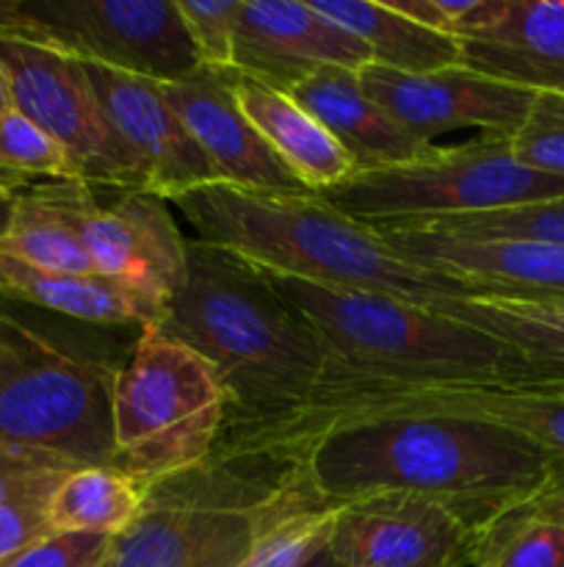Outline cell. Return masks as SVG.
Instances as JSON below:
<instances>
[{"label": "cell", "mask_w": 564, "mask_h": 567, "mask_svg": "<svg viewBox=\"0 0 564 567\" xmlns=\"http://www.w3.org/2000/svg\"><path fill=\"white\" fill-rule=\"evenodd\" d=\"M265 460L288 465L304 491L332 507L412 493L446 504L484 535L540 491L556 457L490 421L376 415L330 424Z\"/></svg>", "instance_id": "obj_1"}, {"label": "cell", "mask_w": 564, "mask_h": 567, "mask_svg": "<svg viewBox=\"0 0 564 567\" xmlns=\"http://www.w3.org/2000/svg\"><path fill=\"white\" fill-rule=\"evenodd\" d=\"M155 327L216 371L224 430L299 413L324 377V349L307 319L258 266L197 238H188L186 277Z\"/></svg>", "instance_id": "obj_2"}, {"label": "cell", "mask_w": 564, "mask_h": 567, "mask_svg": "<svg viewBox=\"0 0 564 567\" xmlns=\"http://www.w3.org/2000/svg\"><path fill=\"white\" fill-rule=\"evenodd\" d=\"M194 238L260 269L332 288L374 291L431 308L470 297L448 277L398 258L376 230L348 219L318 194H254L208 183L169 199Z\"/></svg>", "instance_id": "obj_3"}, {"label": "cell", "mask_w": 564, "mask_h": 567, "mask_svg": "<svg viewBox=\"0 0 564 567\" xmlns=\"http://www.w3.org/2000/svg\"><path fill=\"white\" fill-rule=\"evenodd\" d=\"M260 271L318 336L324 349L318 388L520 380L531 374L529 363L506 343L431 308L387 293Z\"/></svg>", "instance_id": "obj_4"}, {"label": "cell", "mask_w": 564, "mask_h": 567, "mask_svg": "<svg viewBox=\"0 0 564 567\" xmlns=\"http://www.w3.org/2000/svg\"><path fill=\"white\" fill-rule=\"evenodd\" d=\"M288 468L265 457H219L147 487L138 518L111 537L100 567H236Z\"/></svg>", "instance_id": "obj_5"}, {"label": "cell", "mask_w": 564, "mask_h": 567, "mask_svg": "<svg viewBox=\"0 0 564 567\" xmlns=\"http://www.w3.org/2000/svg\"><path fill=\"white\" fill-rule=\"evenodd\" d=\"M111 419V468L153 487L213 454L224 432L227 396L197 352L158 327H144L130 358L114 374Z\"/></svg>", "instance_id": "obj_6"}, {"label": "cell", "mask_w": 564, "mask_h": 567, "mask_svg": "<svg viewBox=\"0 0 564 567\" xmlns=\"http://www.w3.org/2000/svg\"><path fill=\"white\" fill-rule=\"evenodd\" d=\"M318 197L348 219L385 230L564 197V177L520 164L509 138L479 136L404 164L354 169Z\"/></svg>", "instance_id": "obj_7"}, {"label": "cell", "mask_w": 564, "mask_h": 567, "mask_svg": "<svg viewBox=\"0 0 564 567\" xmlns=\"http://www.w3.org/2000/svg\"><path fill=\"white\" fill-rule=\"evenodd\" d=\"M114 374L0 313V443L111 468Z\"/></svg>", "instance_id": "obj_8"}, {"label": "cell", "mask_w": 564, "mask_h": 567, "mask_svg": "<svg viewBox=\"0 0 564 567\" xmlns=\"http://www.w3.org/2000/svg\"><path fill=\"white\" fill-rule=\"evenodd\" d=\"M0 33L155 83L202 66L175 0H0Z\"/></svg>", "instance_id": "obj_9"}, {"label": "cell", "mask_w": 564, "mask_h": 567, "mask_svg": "<svg viewBox=\"0 0 564 567\" xmlns=\"http://www.w3.org/2000/svg\"><path fill=\"white\" fill-rule=\"evenodd\" d=\"M0 66L9 81L11 109L64 150L75 183L122 192L142 188L130 158L105 120L83 61L0 33Z\"/></svg>", "instance_id": "obj_10"}, {"label": "cell", "mask_w": 564, "mask_h": 567, "mask_svg": "<svg viewBox=\"0 0 564 567\" xmlns=\"http://www.w3.org/2000/svg\"><path fill=\"white\" fill-rule=\"evenodd\" d=\"M44 188L83 241L97 275L133 282L169 302L186 277L188 247L169 199L130 188L111 205H97L83 183L66 181Z\"/></svg>", "instance_id": "obj_11"}, {"label": "cell", "mask_w": 564, "mask_h": 567, "mask_svg": "<svg viewBox=\"0 0 564 567\" xmlns=\"http://www.w3.org/2000/svg\"><path fill=\"white\" fill-rule=\"evenodd\" d=\"M479 546L453 509L412 493L337 504L330 535L341 567H479Z\"/></svg>", "instance_id": "obj_12"}, {"label": "cell", "mask_w": 564, "mask_h": 567, "mask_svg": "<svg viewBox=\"0 0 564 567\" xmlns=\"http://www.w3.org/2000/svg\"><path fill=\"white\" fill-rule=\"evenodd\" d=\"M357 78L365 94L424 144H435L437 136L457 131L512 138L536 97L529 89L479 75L462 64L420 75L365 64Z\"/></svg>", "instance_id": "obj_13"}, {"label": "cell", "mask_w": 564, "mask_h": 567, "mask_svg": "<svg viewBox=\"0 0 564 567\" xmlns=\"http://www.w3.org/2000/svg\"><path fill=\"white\" fill-rule=\"evenodd\" d=\"M86 72L116 142L136 169L142 192L175 199L177 194L213 183L208 158L164 97L160 83L100 64H86Z\"/></svg>", "instance_id": "obj_14"}, {"label": "cell", "mask_w": 564, "mask_h": 567, "mask_svg": "<svg viewBox=\"0 0 564 567\" xmlns=\"http://www.w3.org/2000/svg\"><path fill=\"white\" fill-rule=\"evenodd\" d=\"M164 97L188 127L213 169V183L254 194H307L236 97V70L199 66L177 83H160Z\"/></svg>", "instance_id": "obj_15"}, {"label": "cell", "mask_w": 564, "mask_h": 567, "mask_svg": "<svg viewBox=\"0 0 564 567\" xmlns=\"http://www.w3.org/2000/svg\"><path fill=\"white\" fill-rule=\"evenodd\" d=\"M370 55L352 33L310 6V0H241L232 42V70L276 92H291L326 66L363 70Z\"/></svg>", "instance_id": "obj_16"}, {"label": "cell", "mask_w": 564, "mask_h": 567, "mask_svg": "<svg viewBox=\"0 0 564 567\" xmlns=\"http://www.w3.org/2000/svg\"><path fill=\"white\" fill-rule=\"evenodd\" d=\"M374 230V227H370ZM401 260L448 277L470 297L564 302V247L540 241H462L412 227L376 230Z\"/></svg>", "instance_id": "obj_17"}, {"label": "cell", "mask_w": 564, "mask_h": 567, "mask_svg": "<svg viewBox=\"0 0 564 567\" xmlns=\"http://www.w3.org/2000/svg\"><path fill=\"white\" fill-rule=\"evenodd\" d=\"M459 48L462 66L479 75L564 94V0H484Z\"/></svg>", "instance_id": "obj_18"}, {"label": "cell", "mask_w": 564, "mask_h": 567, "mask_svg": "<svg viewBox=\"0 0 564 567\" xmlns=\"http://www.w3.org/2000/svg\"><path fill=\"white\" fill-rule=\"evenodd\" d=\"M318 125L341 144L354 169L404 164L420 158L435 144L409 136L390 120L376 100L365 94L357 72L346 66H326L288 92Z\"/></svg>", "instance_id": "obj_19"}, {"label": "cell", "mask_w": 564, "mask_h": 567, "mask_svg": "<svg viewBox=\"0 0 564 567\" xmlns=\"http://www.w3.org/2000/svg\"><path fill=\"white\" fill-rule=\"evenodd\" d=\"M0 293L53 310L83 324L155 327L166 302L133 282L103 275H64L28 266L0 252Z\"/></svg>", "instance_id": "obj_20"}, {"label": "cell", "mask_w": 564, "mask_h": 567, "mask_svg": "<svg viewBox=\"0 0 564 567\" xmlns=\"http://www.w3.org/2000/svg\"><path fill=\"white\" fill-rule=\"evenodd\" d=\"M236 97L282 164L313 194L337 186L354 172L341 144L285 92L236 72Z\"/></svg>", "instance_id": "obj_21"}, {"label": "cell", "mask_w": 564, "mask_h": 567, "mask_svg": "<svg viewBox=\"0 0 564 567\" xmlns=\"http://www.w3.org/2000/svg\"><path fill=\"white\" fill-rule=\"evenodd\" d=\"M318 14L352 33L370 55V64L393 72L448 70L462 64L459 39L407 20L387 3L376 0H310Z\"/></svg>", "instance_id": "obj_22"}, {"label": "cell", "mask_w": 564, "mask_h": 567, "mask_svg": "<svg viewBox=\"0 0 564 567\" xmlns=\"http://www.w3.org/2000/svg\"><path fill=\"white\" fill-rule=\"evenodd\" d=\"M431 310L506 343L531 377H564V302L503 297H442Z\"/></svg>", "instance_id": "obj_23"}, {"label": "cell", "mask_w": 564, "mask_h": 567, "mask_svg": "<svg viewBox=\"0 0 564 567\" xmlns=\"http://www.w3.org/2000/svg\"><path fill=\"white\" fill-rule=\"evenodd\" d=\"M147 487L116 468H75L48 502L50 532L116 537L138 518Z\"/></svg>", "instance_id": "obj_24"}, {"label": "cell", "mask_w": 564, "mask_h": 567, "mask_svg": "<svg viewBox=\"0 0 564 567\" xmlns=\"http://www.w3.org/2000/svg\"><path fill=\"white\" fill-rule=\"evenodd\" d=\"M0 252L28 266L64 275H97L81 238L75 236L48 188L14 194V216L0 238Z\"/></svg>", "instance_id": "obj_25"}, {"label": "cell", "mask_w": 564, "mask_h": 567, "mask_svg": "<svg viewBox=\"0 0 564 567\" xmlns=\"http://www.w3.org/2000/svg\"><path fill=\"white\" fill-rule=\"evenodd\" d=\"M409 227L435 233V236L462 238V241H503L506 238V241H540L564 247V197L518 205V208L451 216V219H435Z\"/></svg>", "instance_id": "obj_26"}, {"label": "cell", "mask_w": 564, "mask_h": 567, "mask_svg": "<svg viewBox=\"0 0 564 567\" xmlns=\"http://www.w3.org/2000/svg\"><path fill=\"white\" fill-rule=\"evenodd\" d=\"M479 567H564V526L509 513L481 535Z\"/></svg>", "instance_id": "obj_27"}, {"label": "cell", "mask_w": 564, "mask_h": 567, "mask_svg": "<svg viewBox=\"0 0 564 567\" xmlns=\"http://www.w3.org/2000/svg\"><path fill=\"white\" fill-rule=\"evenodd\" d=\"M25 177L75 183V172L64 150L28 116L11 109L0 114V181L14 188V183Z\"/></svg>", "instance_id": "obj_28"}, {"label": "cell", "mask_w": 564, "mask_h": 567, "mask_svg": "<svg viewBox=\"0 0 564 567\" xmlns=\"http://www.w3.org/2000/svg\"><path fill=\"white\" fill-rule=\"evenodd\" d=\"M509 144L520 164L564 177V94H536L523 127Z\"/></svg>", "instance_id": "obj_29"}, {"label": "cell", "mask_w": 564, "mask_h": 567, "mask_svg": "<svg viewBox=\"0 0 564 567\" xmlns=\"http://www.w3.org/2000/svg\"><path fill=\"white\" fill-rule=\"evenodd\" d=\"M77 465L53 454L0 443V507L28 502V498H50L70 471Z\"/></svg>", "instance_id": "obj_30"}, {"label": "cell", "mask_w": 564, "mask_h": 567, "mask_svg": "<svg viewBox=\"0 0 564 567\" xmlns=\"http://www.w3.org/2000/svg\"><path fill=\"white\" fill-rule=\"evenodd\" d=\"M199 64L232 70V42L241 0H175Z\"/></svg>", "instance_id": "obj_31"}, {"label": "cell", "mask_w": 564, "mask_h": 567, "mask_svg": "<svg viewBox=\"0 0 564 567\" xmlns=\"http://www.w3.org/2000/svg\"><path fill=\"white\" fill-rule=\"evenodd\" d=\"M111 537L105 535H53L42 537L9 559L3 567H100L108 551Z\"/></svg>", "instance_id": "obj_32"}, {"label": "cell", "mask_w": 564, "mask_h": 567, "mask_svg": "<svg viewBox=\"0 0 564 567\" xmlns=\"http://www.w3.org/2000/svg\"><path fill=\"white\" fill-rule=\"evenodd\" d=\"M50 498H28V502L0 507V565L14 559L33 543L53 535L48 524Z\"/></svg>", "instance_id": "obj_33"}, {"label": "cell", "mask_w": 564, "mask_h": 567, "mask_svg": "<svg viewBox=\"0 0 564 567\" xmlns=\"http://www.w3.org/2000/svg\"><path fill=\"white\" fill-rule=\"evenodd\" d=\"M514 513L523 515V518L551 520V524L564 526V460H553L540 491Z\"/></svg>", "instance_id": "obj_34"}, {"label": "cell", "mask_w": 564, "mask_h": 567, "mask_svg": "<svg viewBox=\"0 0 564 567\" xmlns=\"http://www.w3.org/2000/svg\"><path fill=\"white\" fill-rule=\"evenodd\" d=\"M14 194H17V188L0 186V238L9 233L11 216H14Z\"/></svg>", "instance_id": "obj_35"}, {"label": "cell", "mask_w": 564, "mask_h": 567, "mask_svg": "<svg viewBox=\"0 0 564 567\" xmlns=\"http://www.w3.org/2000/svg\"><path fill=\"white\" fill-rule=\"evenodd\" d=\"M302 567H341V563H337L335 554H332L330 546H326V548H321V551L315 554V557L310 559L307 565H302Z\"/></svg>", "instance_id": "obj_36"}, {"label": "cell", "mask_w": 564, "mask_h": 567, "mask_svg": "<svg viewBox=\"0 0 564 567\" xmlns=\"http://www.w3.org/2000/svg\"><path fill=\"white\" fill-rule=\"evenodd\" d=\"M11 111V94H9V81H6V72L0 66V114Z\"/></svg>", "instance_id": "obj_37"}, {"label": "cell", "mask_w": 564, "mask_h": 567, "mask_svg": "<svg viewBox=\"0 0 564 567\" xmlns=\"http://www.w3.org/2000/svg\"><path fill=\"white\" fill-rule=\"evenodd\" d=\"M0 186H6V183H3V181H0ZM9 188H11V186H9Z\"/></svg>", "instance_id": "obj_38"}, {"label": "cell", "mask_w": 564, "mask_h": 567, "mask_svg": "<svg viewBox=\"0 0 564 567\" xmlns=\"http://www.w3.org/2000/svg\"><path fill=\"white\" fill-rule=\"evenodd\" d=\"M0 567H3V565H0Z\"/></svg>", "instance_id": "obj_39"}]
</instances>
